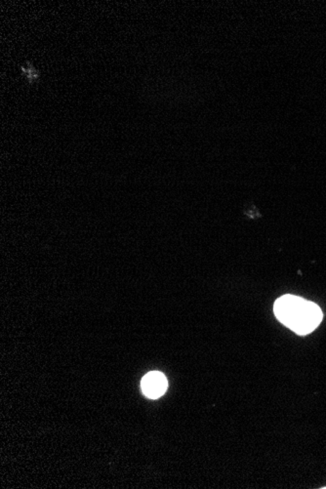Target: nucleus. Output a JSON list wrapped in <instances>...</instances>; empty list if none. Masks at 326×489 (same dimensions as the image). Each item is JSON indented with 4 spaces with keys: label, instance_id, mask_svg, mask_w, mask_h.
Listing matches in <instances>:
<instances>
[{
    "label": "nucleus",
    "instance_id": "3",
    "mask_svg": "<svg viewBox=\"0 0 326 489\" xmlns=\"http://www.w3.org/2000/svg\"><path fill=\"white\" fill-rule=\"evenodd\" d=\"M23 73H24L25 77L29 80V82H33L34 80H38L40 77V73L36 70V68L31 63H27V67H22Z\"/></svg>",
    "mask_w": 326,
    "mask_h": 489
},
{
    "label": "nucleus",
    "instance_id": "4",
    "mask_svg": "<svg viewBox=\"0 0 326 489\" xmlns=\"http://www.w3.org/2000/svg\"><path fill=\"white\" fill-rule=\"evenodd\" d=\"M323 489H326V488H323Z\"/></svg>",
    "mask_w": 326,
    "mask_h": 489
},
{
    "label": "nucleus",
    "instance_id": "2",
    "mask_svg": "<svg viewBox=\"0 0 326 489\" xmlns=\"http://www.w3.org/2000/svg\"><path fill=\"white\" fill-rule=\"evenodd\" d=\"M168 387L166 377L162 372L151 371L145 375L141 382L142 392L147 398L157 400L162 396Z\"/></svg>",
    "mask_w": 326,
    "mask_h": 489
},
{
    "label": "nucleus",
    "instance_id": "1",
    "mask_svg": "<svg viewBox=\"0 0 326 489\" xmlns=\"http://www.w3.org/2000/svg\"><path fill=\"white\" fill-rule=\"evenodd\" d=\"M274 313L282 324L302 336L312 333L323 318L321 309L314 302L291 294L275 301Z\"/></svg>",
    "mask_w": 326,
    "mask_h": 489
}]
</instances>
